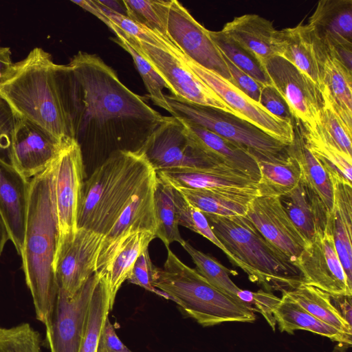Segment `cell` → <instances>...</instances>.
Returning <instances> with one entry per match:
<instances>
[{"mask_svg":"<svg viewBox=\"0 0 352 352\" xmlns=\"http://www.w3.org/2000/svg\"><path fill=\"white\" fill-rule=\"evenodd\" d=\"M73 139H135L142 146L165 116L127 88L96 54L78 52L67 64Z\"/></svg>","mask_w":352,"mask_h":352,"instance_id":"6da1fadb","label":"cell"},{"mask_svg":"<svg viewBox=\"0 0 352 352\" xmlns=\"http://www.w3.org/2000/svg\"><path fill=\"white\" fill-rule=\"evenodd\" d=\"M69 72L68 65L55 63L50 53L35 47L0 81V97L16 117L65 142L73 139L68 111Z\"/></svg>","mask_w":352,"mask_h":352,"instance_id":"7a4b0ae2","label":"cell"},{"mask_svg":"<svg viewBox=\"0 0 352 352\" xmlns=\"http://www.w3.org/2000/svg\"><path fill=\"white\" fill-rule=\"evenodd\" d=\"M54 161L43 172L30 179L25 232L21 254L36 316L44 324L53 311L58 290L54 271L58 239L54 195Z\"/></svg>","mask_w":352,"mask_h":352,"instance_id":"3957f363","label":"cell"},{"mask_svg":"<svg viewBox=\"0 0 352 352\" xmlns=\"http://www.w3.org/2000/svg\"><path fill=\"white\" fill-rule=\"evenodd\" d=\"M155 172L138 151L111 153L84 183L77 228L105 236L138 188Z\"/></svg>","mask_w":352,"mask_h":352,"instance_id":"277c9868","label":"cell"},{"mask_svg":"<svg viewBox=\"0 0 352 352\" xmlns=\"http://www.w3.org/2000/svg\"><path fill=\"white\" fill-rule=\"evenodd\" d=\"M204 214L216 236L252 282L267 292L282 293L303 284L299 270L245 216Z\"/></svg>","mask_w":352,"mask_h":352,"instance_id":"5b68a950","label":"cell"},{"mask_svg":"<svg viewBox=\"0 0 352 352\" xmlns=\"http://www.w3.org/2000/svg\"><path fill=\"white\" fill-rule=\"evenodd\" d=\"M167 250L164 267H157L153 287L176 302L188 316L204 327L255 321L256 315L248 306L215 288Z\"/></svg>","mask_w":352,"mask_h":352,"instance_id":"8992f818","label":"cell"},{"mask_svg":"<svg viewBox=\"0 0 352 352\" xmlns=\"http://www.w3.org/2000/svg\"><path fill=\"white\" fill-rule=\"evenodd\" d=\"M173 111L179 117L199 125L246 150L250 154L277 155L287 146L252 123L221 109L186 102L173 96H166Z\"/></svg>","mask_w":352,"mask_h":352,"instance_id":"52a82bcc","label":"cell"},{"mask_svg":"<svg viewBox=\"0 0 352 352\" xmlns=\"http://www.w3.org/2000/svg\"><path fill=\"white\" fill-rule=\"evenodd\" d=\"M116 36L122 37L152 65L167 83L174 97L235 115L232 109L170 50L168 47V38L166 40L165 46L159 47L138 41L127 36Z\"/></svg>","mask_w":352,"mask_h":352,"instance_id":"ba28073f","label":"cell"},{"mask_svg":"<svg viewBox=\"0 0 352 352\" xmlns=\"http://www.w3.org/2000/svg\"><path fill=\"white\" fill-rule=\"evenodd\" d=\"M85 179L81 148L74 139L65 142L54 161V195L57 248L70 240L78 230L77 217Z\"/></svg>","mask_w":352,"mask_h":352,"instance_id":"9c48e42d","label":"cell"},{"mask_svg":"<svg viewBox=\"0 0 352 352\" xmlns=\"http://www.w3.org/2000/svg\"><path fill=\"white\" fill-rule=\"evenodd\" d=\"M168 47L232 109L236 116L252 123L286 146L292 142L294 137V123L284 121L271 114L231 82L187 57L170 39Z\"/></svg>","mask_w":352,"mask_h":352,"instance_id":"30bf717a","label":"cell"},{"mask_svg":"<svg viewBox=\"0 0 352 352\" xmlns=\"http://www.w3.org/2000/svg\"><path fill=\"white\" fill-rule=\"evenodd\" d=\"M164 23L166 36L187 57L232 84L222 54L206 29L179 1H166Z\"/></svg>","mask_w":352,"mask_h":352,"instance_id":"8fae6325","label":"cell"},{"mask_svg":"<svg viewBox=\"0 0 352 352\" xmlns=\"http://www.w3.org/2000/svg\"><path fill=\"white\" fill-rule=\"evenodd\" d=\"M138 151L143 155L155 172L221 164L195 145L180 120L175 116H165Z\"/></svg>","mask_w":352,"mask_h":352,"instance_id":"7c38bea8","label":"cell"},{"mask_svg":"<svg viewBox=\"0 0 352 352\" xmlns=\"http://www.w3.org/2000/svg\"><path fill=\"white\" fill-rule=\"evenodd\" d=\"M294 265L302 274L303 284L317 287L332 297L352 296V286L340 263L328 222L307 243Z\"/></svg>","mask_w":352,"mask_h":352,"instance_id":"4fadbf2b","label":"cell"},{"mask_svg":"<svg viewBox=\"0 0 352 352\" xmlns=\"http://www.w3.org/2000/svg\"><path fill=\"white\" fill-rule=\"evenodd\" d=\"M99 277L95 272L72 298L58 288L53 311L45 324L51 352H79L90 300Z\"/></svg>","mask_w":352,"mask_h":352,"instance_id":"5bb4252c","label":"cell"},{"mask_svg":"<svg viewBox=\"0 0 352 352\" xmlns=\"http://www.w3.org/2000/svg\"><path fill=\"white\" fill-rule=\"evenodd\" d=\"M263 67L272 86L287 102L294 119L306 129H316L322 106L318 87L279 56L269 58Z\"/></svg>","mask_w":352,"mask_h":352,"instance_id":"9a60e30c","label":"cell"},{"mask_svg":"<svg viewBox=\"0 0 352 352\" xmlns=\"http://www.w3.org/2000/svg\"><path fill=\"white\" fill-rule=\"evenodd\" d=\"M157 175H150L138 188L109 232L102 237L96 264L100 273L124 239L131 233L149 230L155 234L154 191Z\"/></svg>","mask_w":352,"mask_h":352,"instance_id":"2e32d148","label":"cell"},{"mask_svg":"<svg viewBox=\"0 0 352 352\" xmlns=\"http://www.w3.org/2000/svg\"><path fill=\"white\" fill-rule=\"evenodd\" d=\"M102 236L78 228L74 236L56 251L54 271L58 287L72 298L96 272L97 256Z\"/></svg>","mask_w":352,"mask_h":352,"instance_id":"e0dca14e","label":"cell"},{"mask_svg":"<svg viewBox=\"0 0 352 352\" xmlns=\"http://www.w3.org/2000/svg\"><path fill=\"white\" fill-rule=\"evenodd\" d=\"M245 217L269 243L294 265L307 242L289 219L280 197H254L248 204Z\"/></svg>","mask_w":352,"mask_h":352,"instance_id":"ac0fdd59","label":"cell"},{"mask_svg":"<svg viewBox=\"0 0 352 352\" xmlns=\"http://www.w3.org/2000/svg\"><path fill=\"white\" fill-rule=\"evenodd\" d=\"M9 162L30 179L47 169L56 158L64 142L30 122L16 117Z\"/></svg>","mask_w":352,"mask_h":352,"instance_id":"d6986e66","label":"cell"},{"mask_svg":"<svg viewBox=\"0 0 352 352\" xmlns=\"http://www.w3.org/2000/svg\"><path fill=\"white\" fill-rule=\"evenodd\" d=\"M30 186V179L0 156V214L19 255L23 248Z\"/></svg>","mask_w":352,"mask_h":352,"instance_id":"ffe728a7","label":"cell"},{"mask_svg":"<svg viewBox=\"0 0 352 352\" xmlns=\"http://www.w3.org/2000/svg\"><path fill=\"white\" fill-rule=\"evenodd\" d=\"M312 32L320 72V94L352 129V72L335 58L324 42Z\"/></svg>","mask_w":352,"mask_h":352,"instance_id":"44dd1931","label":"cell"},{"mask_svg":"<svg viewBox=\"0 0 352 352\" xmlns=\"http://www.w3.org/2000/svg\"><path fill=\"white\" fill-rule=\"evenodd\" d=\"M155 173L160 179L175 188L258 190L257 182L225 164Z\"/></svg>","mask_w":352,"mask_h":352,"instance_id":"7402d4cb","label":"cell"},{"mask_svg":"<svg viewBox=\"0 0 352 352\" xmlns=\"http://www.w3.org/2000/svg\"><path fill=\"white\" fill-rule=\"evenodd\" d=\"M178 118L185 131L203 153L218 164H225L258 182L260 172L252 154L234 142L185 119Z\"/></svg>","mask_w":352,"mask_h":352,"instance_id":"603a6c76","label":"cell"},{"mask_svg":"<svg viewBox=\"0 0 352 352\" xmlns=\"http://www.w3.org/2000/svg\"><path fill=\"white\" fill-rule=\"evenodd\" d=\"M333 191L328 223L348 282L352 286V185L338 174L328 172Z\"/></svg>","mask_w":352,"mask_h":352,"instance_id":"cb8c5ba5","label":"cell"},{"mask_svg":"<svg viewBox=\"0 0 352 352\" xmlns=\"http://www.w3.org/2000/svg\"><path fill=\"white\" fill-rule=\"evenodd\" d=\"M221 31L252 53L263 66L269 58L278 56V30L272 21L261 16H236Z\"/></svg>","mask_w":352,"mask_h":352,"instance_id":"d4e9b609","label":"cell"},{"mask_svg":"<svg viewBox=\"0 0 352 352\" xmlns=\"http://www.w3.org/2000/svg\"><path fill=\"white\" fill-rule=\"evenodd\" d=\"M280 199L289 219L307 243L318 230L327 226L329 212L301 179L292 190L280 196Z\"/></svg>","mask_w":352,"mask_h":352,"instance_id":"484cf974","label":"cell"},{"mask_svg":"<svg viewBox=\"0 0 352 352\" xmlns=\"http://www.w3.org/2000/svg\"><path fill=\"white\" fill-rule=\"evenodd\" d=\"M278 56L307 76L319 88L321 86L313 32L301 21L293 28L278 31Z\"/></svg>","mask_w":352,"mask_h":352,"instance_id":"4316f807","label":"cell"},{"mask_svg":"<svg viewBox=\"0 0 352 352\" xmlns=\"http://www.w3.org/2000/svg\"><path fill=\"white\" fill-rule=\"evenodd\" d=\"M294 137L287 146V153L299 165L301 181L322 201L329 212L333 208V186L328 172L307 146L302 133V124L294 120Z\"/></svg>","mask_w":352,"mask_h":352,"instance_id":"83f0119b","label":"cell"},{"mask_svg":"<svg viewBox=\"0 0 352 352\" xmlns=\"http://www.w3.org/2000/svg\"><path fill=\"white\" fill-rule=\"evenodd\" d=\"M155 238V234L149 230L131 233L122 243L104 269L97 273L105 282L110 310L113 309L117 293L127 280L135 261L143 251L148 249Z\"/></svg>","mask_w":352,"mask_h":352,"instance_id":"f1b7e54d","label":"cell"},{"mask_svg":"<svg viewBox=\"0 0 352 352\" xmlns=\"http://www.w3.org/2000/svg\"><path fill=\"white\" fill-rule=\"evenodd\" d=\"M176 189L203 213L224 217L245 216L248 203L259 195L253 189Z\"/></svg>","mask_w":352,"mask_h":352,"instance_id":"f546056e","label":"cell"},{"mask_svg":"<svg viewBox=\"0 0 352 352\" xmlns=\"http://www.w3.org/2000/svg\"><path fill=\"white\" fill-rule=\"evenodd\" d=\"M252 155L260 172L257 182L259 195L280 197L292 190L300 181L299 165L286 151L272 156Z\"/></svg>","mask_w":352,"mask_h":352,"instance_id":"4dcf8cb0","label":"cell"},{"mask_svg":"<svg viewBox=\"0 0 352 352\" xmlns=\"http://www.w3.org/2000/svg\"><path fill=\"white\" fill-rule=\"evenodd\" d=\"M274 317L281 332L294 334L296 330H305L327 337L341 345H351V339L314 317L285 293H282L274 310Z\"/></svg>","mask_w":352,"mask_h":352,"instance_id":"1f68e13d","label":"cell"},{"mask_svg":"<svg viewBox=\"0 0 352 352\" xmlns=\"http://www.w3.org/2000/svg\"><path fill=\"white\" fill-rule=\"evenodd\" d=\"M307 24L320 37H341L352 42V1H318Z\"/></svg>","mask_w":352,"mask_h":352,"instance_id":"d6a6232c","label":"cell"},{"mask_svg":"<svg viewBox=\"0 0 352 352\" xmlns=\"http://www.w3.org/2000/svg\"><path fill=\"white\" fill-rule=\"evenodd\" d=\"M283 293L287 294L314 317L351 339L352 327L333 304L331 296L328 293L305 284H301L293 289Z\"/></svg>","mask_w":352,"mask_h":352,"instance_id":"836d02e7","label":"cell"},{"mask_svg":"<svg viewBox=\"0 0 352 352\" xmlns=\"http://www.w3.org/2000/svg\"><path fill=\"white\" fill-rule=\"evenodd\" d=\"M154 209L156 220L155 236L169 248L173 242L182 245V239L178 223L177 208L175 204L173 187L157 176L154 191Z\"/></svg>","mask_w":352,"mask_h":352,"instance_id":"e575fe53","label":"cell"},{"mask_svg":"<svg viewBox=\"0 0 352 352\" xmlns=\"http://www.w3.org/2000/svg\"><path fill=\"white\" fill-rule=\"evenodd\" d=\"M99 276L90 300L79 352H97L100 333L110 311L105 282Z\"/></svg>","mask_w":352,"mask_h":352,"instance_id":"d590c367","label":"cell"},{"mask_svg":"<svg viewBox=\"0 0 352 352\" xmlns=\"http://www.w3.org/2000/svg\"><path fill=\"white\" fill-rule=\"evenodd\" d=\"M209 35L221 53L234 65L250 76L263 87L272 86L264 67L252 53L221 30H209Z\"/></svg>","mask_w":352,"mask_h":352,"instance_id":"8d00e7d4","label":"cell"},{"mask_svg":"<svg viewBox=\"0 0 352 352\" xmlns=\"http://www.w3.org/2000/svg\"><path fill=\"white\" fill-rule=\"evenodd\" d=\"M302 128L305 143L327 172H333L349 183L352 180V157L347 156L329 143L314 129Z\"/></svg>","mask_w":352,"mask_h":352,"instance_id":"74e56055","label":"cell"},{"mask_svg":"<svg viewBox=\"0 0 352 352\" xmlns=\"http://www.w3.org/2000/svg\"><path fill=\"white\" fill-rule=\"evenodd\" d=\"M182 246L190 256L196 265V270L210 284L235 300L243 303L238 298L241 289L230 278L232 271L213 256L195 248L188 241H185Z\"/></svg>","mask_w":352,"mask_h":352,"instance_id":"f35d334b","label":"cell"},{"mask_svg":"<svg viewBox=\"0 0 352 352\" xmlns=\"http://www.w3.org/2000/svg\"><path fill=\"white\" fill-rule=\"evenodd\" d=\"M113 41L121 46L132 57L134 64L140 74L145 87L153 103L167 111L173 115V111L169 106L163 89L169 90V87L162 77L157 72L152 65L131 44L122 37L116 36Z\"/></svg>","mask_w":352,"mask_h":352,"instance_id":"ab89813d","label":"cell"},{"mask_svg":"<svg viewBox=\"0 0 352 352\" xmlns=\"http://www.w3.org/2000/svg\"><path fill=\"white\" fill-rule=\"evenodd\" d=\"M173 193L179 225L184 226L209 240L223 252L232 264L241 267L240 263L228 252L216 236L204 214L191 205L179 190L173 187Z\"/></svg>","mask_w":352,"mask_h":352,"instance_id":"60d3db41","label":"cell"},{"mask_svg":"<svg viewBox=\"0 0 352 352\" xmlns=\"http://www.w3.org/2000/svg\"><path fill=\"white\" fill-rule=\"evenodd\" d=\"M317 130L323 138L341 152L352 157V129H350L333 109L329 101L322 96Z\"/></svg>","mask_w":352,"mask_h":352,"instance_id":"b9f144b4","label":"cell"},{"mask_svg":"<svg viewBox=\"0 0 352 352\" xmlns=\"http://www.w3.org/2000/svg\"><path fill=\"white\" fill-rule=\"evenodd\" d=\"M166 1L123 0L126 15L146 28L166 36L164 20Z\"/></svg>","mask_w":352,"mask_h":352,"instance_id":"7bdbcfd3","label":"cell"},{"mask_svg":"<svg viewBox=\"0 0 352 352\" xmlns=\"http://www.w3.org/2000/svg\"><path fill=\"white\" fill-rule=\"evenodd\" d=\"M97 3L114 25L112 31H113L116 35L122 34L127 36L138 41L159 47H164L165 46L166 39L168 37L146 28L131 19L125 14L109 10L98 2Z\"/></svg>","mask_w":352,"mask_h":352,"instance_id":"ee69618b","label":"cell"},{"mask_svg":"<svg viewBox=\"0 0 352 352\" xmlns=\"http://www.w3.org/2000/svg\"><path fill=\"white\" fill-rule=\"evenodd\" d=\"M39 333L30 324L0 328V352H41Z\"/></svg>","mask_w":352,"mask_h":352,"instance_id":"f6af8a7d","label":"cell"},{"mask_svg":"<svg viewBox=\"0 0 352 352\" xmlns=\"http://www.w3.org/2000/svg\"><path fill=\"white\" fill-rule=\"evenodd\" d=\"M238 298L251 311L260 313L272 330H275L276 323L274 317V310L280 298L276 296L270 292L262 289L256 292L241 289L238 294Z\"/></svg>","mask_w":352,"mask_h":352,"instance_id":"bcb514c9","label":"cell"},{"mask_svg":"<svg viewBox=\"0 0 352 352\" xmlns=\"http://www.w3.org/2000/svg\"><path fill=\"white\" fill-rule=\"evenodd\" d=\"M157 267L153 265L147 249L135 261L127 280L149 292L157 293L153 287Z\"/></svg>","mask_w":352,"mask_h":352,"instance_id":"7dc6e473","label":"cell"},{"mask_svg":"<svg viewBox=\"0 0 352 352\" xmlns=\"http://www.w3.org/2000/svg\"><path fill=\"white\" fill-rule=\"evenodd\" d=\"M259 104L273 116L293 123L294 119L287 102L273 86L267 85L262 88Z\"/></svg>","mask_w":352,"mask_h":352,"instance_id":"c3c4849f","label":"cell"},{"mask_svg":"<svg viewBox=\"0 0 352 352\" xmlns=\"http://www.w3.org/2000/svg\"><path fill=\"white\" fill-rule=\"evenodd\" d=\"M223 55V54H222ZM232 79V85L250 99L259 104L261 89L263 87L248 74L234 65L223 55Z\"/></svg>","mask_w":352,"mask_h":352,"instance_id":"681fc988","label":"cell"},{"mask_svg":"<svg viewBox=\"0 0 352 352\" xmlns=\"http://www.w3.org/2000/svg\"><path fill=\"white\" fill-rule=\"evenodd\" d=\"M16 119L10 106L0 97V156L8 162Z\"/></svg>","mask_w":352,"mask_h":352,"instance_id":"f907efd6","label":"cell"},{"mask_svg":"<svg viewBox=\"0 0 352 352\" xmlns=\"http://www.w3.org/2000/svg\"><path fill=\"white\" fill-rule=\"evenodd\" d=\"M97 352H132L119 339L109 316L100 333Z\"/></svg>","mask_w":352,"mask_h":352,"instance_id":"816d5d0a","label":"cell"},{"mask_svg":"<svg viewBox=\"0 0 352 352\" xmlns=\"http://www.w3.org/2000/svg\"><path fill=\"white\" fill-rule=\"evenodd\" d=\"M72 2L76 3L79 6L84 10L89 12L93 14L97 18H98L100 21H102L105 25H107L111 30L114 27V25L109 20V19L107 16V15L102 10L99 5L97 2L94 0H79V1H74Z\"/></svg>","mask_w":352,"mask_h":352,"instance_id":"f5cc1de1","label":"cell"},{"mask_svg":"<svg viewBox=\"0 0 352 352\" xmlns=\"http://www.w3.org/2000/svg\"><path fill=\"white\" fill-rule=\"evenodd\" d=\"M331 300L344 320L351 326V296L332 297Z\"/></svg>","mask_w":352,"mask_h":352,"instance_id":"db71d44e","label":"cell"},{"mask_svg":"<svg viewBox=\"0 0 352 352\" xmlns=\"http://www.w3.org/2000/svg\"><path fill=\"white\" fill-rule=\"evenodd\" d=\"M11 55L10 47H0V81L6 78L12 70L14 63Z\"/></svg>","mask_w":352,"mask_h":352,"instance_id":"11a10c76","label":"cell"},{"mask_svg":"<svg viewBox=\"0 0 352 352\" xmlns=\"http://www.w3.org/2000/svg\"><path fill=\"white\" fill-rule=\"evenodd\" d=\"M96 1L109 10L126 15V10L124 3L121 5V1L120 2L116 0H96Z\"/></svg>","mask_w":352,"mask_h":352,"instance_id":"9f6ffc18","label":"cell"},{"mask_svg":"<svg viewBox=\"0 0 352 352\" xmlns=\"http://www.w3.org/2000/svg\"><path fill=\"white\" fill-rule=\"evenodd\" d=\"M10 240V235L5 221L0 214V256L7 241Z\"/></svg>","mask_w":352,"mask_h":352,"instance_id":"6f0895ef","label":"cell"}]
</instances>
